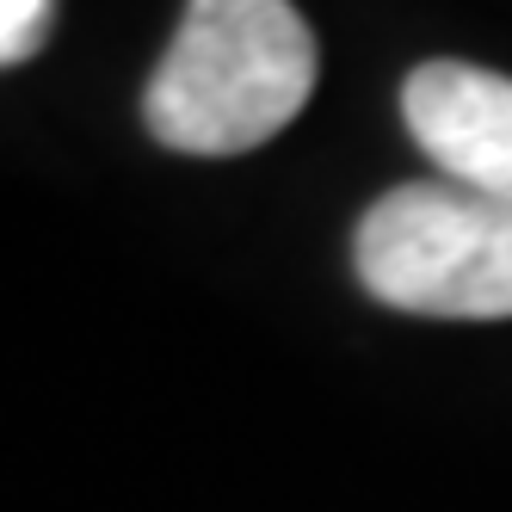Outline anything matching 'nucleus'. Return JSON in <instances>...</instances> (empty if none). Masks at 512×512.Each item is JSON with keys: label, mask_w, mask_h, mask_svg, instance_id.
Here are the masks:
<instances>
[{"label": "nucleus", "mask_w": 512, "mask_h": 512, "mask_svg": "<svg viewBox=\"0 0 512 512\" xmlns=\"http://www.w3.org/2000/svg\"><path fill=\"white\" fill-rule=\"evenodd\" d=\"M315 75V31L290 0H192L142 124L179 155H247L309 105Z\"/></svg>", "instance_id": "obj_1"}, {"label": "nucleus", "mask_w": 512, "mask_h": 512, "mask_svg": "<svg viewBox=\"0 0 512 512\" xmlns=\"http://www.w3.org/2000/svg\"><path fill=\"white\" fill-rule=\"evenodd\" d=\"M56 31V0H0V68L31 62Z\"/></svg>", "instance_id": "obj_4"}, {"label": "nucleus", "mask_w": 512, "mask_h": 512, "mask_svg": "<svg viewBox=\"0 0 512 512\" xmlns=\"http://www.w3.org/2000/svg\"><path fill=\"white\" fill-rule=\"evenodd\" d=\"M352 266L377 303L438 321H506L512 315V210L457 186L383 192L358 223Z\"/></svg>", "instance_id": "obj_2"}, {"label": "nucleus", "mask_w": 512, "mask_h": 512, "mask_svg": "<svg viewBox=\"0 0 512 512\" xmlns=\"http://www.w3.org/2000/svg\"><path fill=\"white\" fill-rule=\"evenodd\" d=\"M401 118L438 173L512 210V81L469 62H426L401 87Z\"/></svg>", "instance_id": "obj_3"}]
</instances>
